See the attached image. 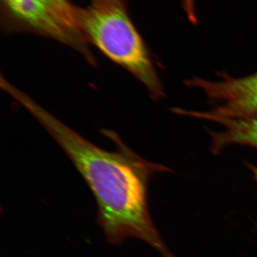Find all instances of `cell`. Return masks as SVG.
<instances>
[{
    "mask_svg": "<svg viewBox=\"0 0 257 257\" xmlns=\"http://www.w3.org/2000/svg\"><path fill=\"white\" fill-rule=\"evenodd\" d=\"M27 110L60 145L92 191L98 224L109 243L120 244L128 238H138L162 256L175 257L152 220L147 198L150 179L157 172L167 171L165 167L144 160L114 132L103 131L116 147L107 151L88 141L36 101H30Z\"/></svg>",
    "mask_w": 257,
    "mask_h": 257,
    "instance_id": "cell-1",
    "label": "cell"
},
{
    "mask_svg": "<svg viewBox=\"0 0 257 257\" xmlns=\"http://www.w3.org/2000/svg\"><path fill=\"white\" fill-rule=\"evenodd\" d=\"M80 21L89 45L133 74L154 99L165 96L150 50L130 18L126 0H89L81 9Z\"/></svg>",
    "mask_w": 257,
    "mask_h": 257,
    "instance_id": "cell-2",
    "label": "cell"
},
{
    "mask_svg": "<svg viewBox=\"0 0 257 257\" xmlns=\"http://www.w3.org/2000/svg\"><path fill=\"white\" fill-rule=\"evenodd\" d=\"M82 8L72 0H0V16L6 33L47 37L77 51L96 66L81 26Z\"/></svg>",
    "mask_w": 257,
    "mask_h": 257,
    "instance_id": "cell-3",
    "label": "cell"
},
{
    "mask_svg": "<svg viewBox=\"0 0 257 257\" xmlns=\"http://www.w3.org/2000/svg\"><path fill=\"white\" fill-rule=\"evenodd\" d=\"M225 108L236 116L257 114V73L242 78L226 76L219 86Z\"/></svg>",
    "mask_w": 257,
    "mask_h": 257,
    "instance_id": "cell-4",
    "label": "cell"
},
{
    "mask_svg": "<svg viewBox=\"0 0 257 257\" xmlns=\"http://www.w3.org/2000/svg\"><path fill=\"white\" fill-rule=\"evenodd\" d=\"M212 121L224 127L217 133L209 131L211 150L214 153L231 145H244L257 150V114L240 118H216Z\"/></svg>",
    "mask_w": 257,
    "mask_h": 257,
    "instance_id": "cell-5",
    "label": "cell"
},
{
    "mask_svg": "<svg viewBox=\"0 0 257 257\" xmlns=\"http://www.w3.org/2000/svg\"><path fill=\"white\" fill-rule=\"evenodd\" d=\"M182 5L187 18L193 24L197 23V15H196L195 0H182Z\"/></svg>",
    "mask_w": 257,
    "mask_h": 257,
    "instance_id": "cell-6",
    "label": "cell"
},
{
    "mask_svg": "<svg viewBox=\"0 0 257 257\" xmlns=\"http://www.w3.org/2000/svg\"><path fill=\"white\" fill-rule=\"evenodd\" d=\"M248 168L251 170V172H252L253 177H254L255 180H256L257 182V167H256V166L250 165V164H248Z\"/></svg>",
    "mask_w": 257,
    "mask_h": 257,
    "instance_id": "cell-7",
    "label": "cell"
}]
</instances>
